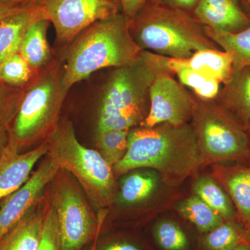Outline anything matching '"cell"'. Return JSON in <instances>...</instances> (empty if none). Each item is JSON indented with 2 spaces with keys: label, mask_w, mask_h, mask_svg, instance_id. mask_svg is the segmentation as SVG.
Masks as SVG:
<instances>
[{
  "label": "cell",
  "mask_w": 250,
  "mask_h": 250,
  "mask_svg": "<svg viewBox=\"0 0 250 250\" xmlns=\"http://www.w3.org/2000/svg\"><path fill=\"white\" fill-rule=\"evenodd\" d=\"M203 155L191 125L161 124L129 130L127 151L113 166L117 175L150 167L167 183L178 184L195 172Z\"/></svg>",
  "instance_id": "cell-1"
},
{
  "label": "cell",
  "mask_w": 250,
  "mask_h": 250,
  "mask_svg": "<svg viewBox=\"0 0 250 250\" xmlns=\"http://www.w3.org/2000/svg\"><path fill=\"white\" fill-rule=\"evenodd\" d=\"M129 22L123 14L98 21L69 44L62 62L67 90L99 70L124 66L139 57L143 50L131 36Z\"/></svg>",
  "instance_id": "cell-2"
},
{
  "label": "cell",
  "mask_w": 250,
  "mask_h": 250,
  "mask_svg": "<svg viewBox=\"0 0 250 250\" xmlns=\"http://www.w3.org/2000/svg\"><path fill=\"white\" fill-rule=\"evenodd\" d=\"M167 59L143 50L134 62L116 68L104 93L98 132L130 130L141 125L149 112L153 82L161 74L171 72Z\"/></svg>",
  "instance_id": "cell-3"
},
{
  "label": "cell",
  "mask_w": 250,
  "mask_h": 250,
  "mask_svg": "<svg viewBox=\"0 0 250 250\" xmlns=\"http://www.w3.org/2000/svg\"><path fill=\"white\" fill-rule=\"evenodd\" d=\"M62 62L48 64L26 87L7 127L9 146L27 152L47 139L59 123L67 92L62 83Z\"/></svg>",
  "instance_id": "cell-4"
},
{
  "label": "cell",
  "mask_w": 250,
  "mask_h": 250,
  "mask_svg": "<svg viewBox=\"0 0 250 250\" xmlns=\"http://www.w3.org/2000/svg\"><path fill=\"white\" fill-rule=\"evenodd\" d=\"M142 50L172 59H188L197 51L218 49L204 27L188 13L165 5L146 3L129 22Z\"/></svg>",
  "instance_id": "cell-5"
},
{
  "label": "cell",
  "mask_w": 250,
  "mask_h": 250,
  "mask_svg": "<svg viewBox=\"0 0 250 250\" xmlns=\"http://www.w3.org/2000/svg\"><path fill=\"white\" fill-rule=\"evenodd\" d=\"M45 141L46 155L59 168L73 176L96 208L102 209L111 205L116 192L113 167L98 150L85 147L80 143L70 120L60 118Z\"/></svg>",
  "instance_id": "cell-6"
},
{
  "label": "cell",
  "mask_w": 250,
  "mask_h": 250,
  "mask_svg": "<svg viewBox=\"0 0 250 250\" xmlns=\"http://www.w3.org/2000/svg\"><path fill=\"white\" fill-rule=\"evenodd\" d=\"M50 184L47 192L57 213L62 250H82L100 233L104 215H95L83 189L67 171L59 169Z\"/></svg>",
  "instance_id": "cell-7"
},
{
  "label": "cell",
  "mask_w": 250,
  "mask_h": 250,
  "mask_svg": "<svg viewBox=\"0 0 250 250\" xmlns=\"http://www.w3.org/2000/svg\"><path fill=\"white\" fill-rule=\"evenodd\" d=\"M191 125L204 159L240 161L250 155L246 127L216 103L196 100Z\"/></svg>",
  "instance_id": "cell-8"
},
{
  "label": "cell",
  "mask_w": 250,
  "mask_h": 250,
  "mask_svg": "<svg viewBox=\"0 0 250 250\" xmlns=\"http://www.w3.org/2000/svg\"><path fill=\"white\" fill-rule=\"evenodd\" d=\"M43 4L60 45H68L94 23L121 14V9L120 0H45Z\"/></svg>",
  "instance_id": "cell-9"
},
{
  "label": "cell",
  "mask_w": 250,
  "mask_h": 250,
  "mask_svg": "<svg viewBox=\"0 0 250 250\" xmlns=\"http://www.w3.org/2000/svg\"><path fill=\"white\" fill-rule=\"evenodd\" d=\"M172 75L164 72L153 82L149 112L139 126L153 127L164 123L182 125L192 121L196 100Z\"/></svg>",
  "instance_id": "cell-10"
},
{
  "label": "cell",
  "mask_w": 250,
  "mask_h": 250,
  "mask_svg": "<svg viewBox=\"0 0 250 250\" xmlns=\"http://www.w3.org/2000/svg\"><path fill=\"white\" fill-rule=\"evenodd\" d=\"M59 167L46 155L22 187L0 204V242L39 205Z\"/></svg>",
  "instance_id": "cell-11"
},
{
  "label": "cell",
  "mask_w": 250,
  "mask_h": 250,
  "mask_svg": "<svg viewBox=\"0 0 250 250\" xmlns=\"http://www.w3.org/2000/svg\"><path fill=\"white\" fill-rule=\"evenodd\" d=\"M47 152L45 141L22 153L8 145L0 159V204L27 182L34 166Z\"/></svg>",
  "instance_id": "cell-12"
},
{
  "label": "cell",
  "mask_w": 250,
  "mask_h": 250,
  "mask_svg": "<svg viewBox=\"0 0 250 250\" xmlns=\"http://www.w3.org/2000/svg\"><path fill=\"white\" fill-rule=\"evenodd\" d=\"M193 11L197 22L213 30L236 33L250 26V15L238 0H200Z\"/></svg>",
  "instance_id": "cell-13"
},
{
  "label": "cell",
  "mask_w": 250,
  "mask_h": 250,
  "mask_svg": "<svg viewBox=\"0 0 250 250\" xmlns=\"http://www.w3.org/2000/svg\"><path fill=\"white\" fill-rule=\"evenodd\" d=\"M167 65L173 75L177 69L187 67L223 84L229 82L234 74L233 54L219 49L197 51L188 59L168 58Z\"/></svg>",
  "instance_id": "cell-14"
},
{
  "label": "cell",
  "mask_w": 250,
  "mask_h": 250,
  "mask_svg": "<svg viewBox=\"0 0 250 250\" xmlns=\"http://www.w3.org/2000/svg\"><path fill=\"white\" fill-rule=\"evenodd\" d=\"M43 18H47L45 6L39 1L0 22V62L19 52L31 24Z\"/></svg>",
  "instance_id": "cell-15"
},
{
  "label": "cell",
  "mask_w": 250,
  "mask_h": 250,
  "mask_svg": "<svg viewBox=\"0 0 250 250\" xmlns=\"http://www.w3.org/2000/svg\"><path fill=\"white\" fill-rule=\"evenodd\" d=\"M215 100L247 129L250 122V67L235 72Z\"/></svg>",
  "instance_id": "cell-16"
},
{
  "label": "cell",
  "mask_w": 250,
  "mask_h": 250,
  "mask_svg": "<svg viewBox=\"0 0 250 250\" xmlns=\"http://www.w3.org/2000/svg\"><path fill=\"white\" fill-rule=\"evenodd\" d=\"M45 217V195L3 238L5 250H39Z\"/></svg>",
  "instance_id": "cell-17"
},
{
  "label": "cell",
  "mask_w": 250,
  "mask_h": 250,
  "mask_svg": "<svg viewBox=\"0 0 250 250\" xmlns=\"http://www.w3.org/2000/svg\"><path fill=\"white\" fill-rule=\"evenodd\" d=\"M50 24L48 18L38 20L31 24L23 39L19 53L37 72L48 65L50 47L47 41V29Z\"/></svg>",
  "instance_id": "cell-18"
},
{
  "label": "cell",
  "mask_w": 250,
  "mask_h": 250,
  "mask_svg": "<svg viewBox=\"0 0 250 250\" xmlns=\"http://www.w3.org/2000/svg\"><path fill=\"white\" fill-rule=\"evenodd\" d=\"M225 184L246 229L250 228V166L227 170Z\"/></svg>",
  "instance_id": "cell-19"
},
{
  "label": "cell",
  "mask_w": 250,
  "mask_h": 250,
  "mask_svg": "<svg viewBox=\"0 0 250 250\" xmlns=\"http://www.w3.org/2000/svg\"><path fill=\"white\" fill-rule=\"evenodd\" d=\"M210 40L223 50L231 52L234 58V72L250 67V26L236 33L223 32L203 27Z\"/></svg>",
  "instance_id": "cell-20"
},
{
  "label": "cell",
  "mask_w": 250,
  "mask_h": 250,
  "mask_svg": "<svg viewBox=\"0 0 250 250\" xmlns=\"http://www.w3.org/2000/svg\"><path fill=\"white\" fill-rule=\"evenodd\" d=\"M178 210L201 232H208L225 221L221 215L197 195L181 202Z\"/></svg>",
  "instance_id": "cell-21"
},
{
  "label": "cell",
  "mask_w": 250,
  "mask_h": 250,
  "mask_svg": "<svg viewBox=\"0 0 250 250\" xmlns=\"http://www.w3.org/2000/svg\"><path fill=\"white\" fill-rule=\"evenodd\" d=\"M244 243H249L246 229L234 220H225L207 232L202 241L205 250H230Z\"/></svg>",
  "instance_id": "cell-22"
},
{
  "label": "cell",
  "mask_w": 250,
  "mask_h": 250,
  "mask_svg": "<svg viewBox=\"0 0 250 250\" xmlns=\"http://www.w3.org/2000/svg\"><path fill=\"white\" fill-rule=\"evenodd\" d=\"M194 192L225 220H234L236 214L228 195L209 177H201L195 182Z\"/></svg>",
  "instance_id": "cell-23"
},
{
  "label": "cell",
  "mask_w": 250,
  "mask_h": 250,
  "mask_svg": "<svg viewBox=\"0 0 250 250\" xmlns=\"http://www.w3.org/2000/svg\"><path fill=\"white\" fill-rule=\"evenodd\" d=\"M154 174L136 172L130 174L123 181L118 193V200L124 205H133L146 200L157 186Z\"/></svg>",
  "instance_id": "cell-24"
},
{
  "label": "cell",
  "mask_w": 250,
  "mask_h": 250,
  "mask_svg": "<svg viewBox=\"0 0 250 250\" xmlns=\"http://www.w3.org/2000/svg\"><path fill=\"white\" fill-rule=\"evenodd\" d=\"M36 74L19 52L0 62V85L12 89H24Z\"/></svg>",
  "instance_id": "cell-25"
},
{
  "label": "cell",
  "mask_w": 250,
  "mask_h": 250,
  "mask_svg": "<svg viewBox=\"0 0 250 250\" xmlns=\"http://www.w3.org/2000/svg\"><path fill=\"white\" fill-rule=\"evenodd\" d=\"M129 130L113 129L98 132L97 148L104 159L113 167L123 159L128 147Z\"/></svg>",
  "instance_id": "cell-26"
},
{
  "label": "cell",
  "mask_w": 250,
  "mask_h": 250,
  "mask_svg": "<svg viewBox=\"0 0 250 250\" xmlns=\"http://www.w3.org/2000/svg\"><path fill=\"white\" fill-rule=\"evenodd\" d=\"M156 241L164 250H187L188 241L183 230L171 221L161 222L154 229Z\"/></svg>",
  "instance_id": "cell-27"
},
{
  "label": "cell",
  "mask_w": 250,
  "mask_h": 250,
  "mask_svg": "<svg viewBox=\"0 0 250 250\" xmlns=\"http://www.w3.org/2000/svg\"><path fill=\"white\" fill-rule=\"evenodd\" d=\"M39 250H62L57 213L47 190L45 193V217Z\"/></svg>",
  "instance_id": "cell-28"
},
{
  "label": "cell",
  "mask_w": 250,
  "mask_h": 250,
  "mask_svg": "<svg viewBox=\"0 0 250 250\" xmlns=\"http://www.w3.org/2000/svg\"><path fill=\"white\" fill-rule=\"evenodd\" d=\"M25 88L12 89L0 85V126L7 129L16 114Z\"/></svg>",
  "instance_id": "cell-29"
},
{
  "label": "cell",
  "mask_w": 250,
  "mask_h": 250,
  "mask_svg": "<svg viewBox=\"0 0 250 250\" xmlns=\"http://www.w3.org/2000/svg\"><path fill=\"white\" fill-rule=\"evenodd\" d=\"M174 75L178 77L181 84L191 88L193 91L202 88L210 79L187 67L177 69L174 70Z\"/></svg>",
  "instance_id": "cell-30"
},
{
  "label": "cell",
  "mask_w": 250,
  "mask_h": 250,
  "mask_svg": "<svg viewBox=\"0 0 250 250\" xmlns=\"http://www.w3.org/2000/svg\"><path fill=\"white\" fill-rule=\"evenodd\" d=\"M220 84L218 81L209 79L202 88L195 90L194 94L199 100L203 101H214L220 93Z\"/></svg>",
  "instance_id": "cell-31"
},
{
  "label": "cell",
  "mask_w": 250,
  "mask_h": 250,
  "mask_svg": "<svg viewBox=\"0 0 250 250\" xmlns=\"http://www.w3.org/2000/svg\"><path fill=\"white\" fill-rule=\"evenodd\" d=\"M39 1H9L0 2V22Z\"/></svg>",
  "instance_id": "cell-32"
},
{
  "label": "cell",
  "mask_w": 250,
  "mask_h": 250,
  "mask_svg": "<svg viewBox=\"0 0 250 250\" xmlns=\"http://www.w3.org/2000/svg\"><path fill=\"white\" fill-rule=\"evenodd\" d=\"M148 1L149 0H120L123 14L128 19L131 20L136 16Z\"/></svg>",
  "instance_id": "cell-33"
},
{
  "label": "cell",
  "mask_w": 250,
  "mask_h": 250,
  "mask_svg": "<svg viewBox=\"0 0 250 250\" xmlns=\"http://www.w3.org/2000/svg\"><path fill=\"white\" fill-rule=\"evenodd\" d=\"M167 6L188 12L195 9L200 0H163Z\"/></svg>",
  "instance_id": "cell-34"
},
{
  "label": "cell",
  "mask_w": 250,
  "mask_h": 250,
  "mask_svg": "<svg viewBox=\"0 0 250 250\" xmlns=\"http://www.w3.org/2000/svg\"><path fill=\"white\" fill-rule=\"evenodd\" d=\"M9 144V136L7 129L4 126H0V159L6 150Z\"/></svg>",
  "instance_id": "cell-35"
},
{
  "label": "cell",
  "mask_w": 250,
  "mask_h": 250,
  "mask_svg": "<svg viewBox=\"0 0 250 250\" xmlns=\"http://www.w3.org/2000/svg\"><path fill=\"white\" fill-rule=\"evenodd\" d=\"M103 250H140L139 248L129 243H117L110 245Z\"/></svg>",
  "instance_id": "cell-36"
},
{
  "label": "cell",
  "mask_w": 250,
  "mask_h": 250,
  "mask_svg": "<svg viewBox=\"0 0 250 250\" xmlns=\"http://www.w3.org/2000/svg\"><path fill=\"white\" fill-rule=\"evenodd\" d=\"M230 250H250V243H244V244L240 245V246Z\"/></svg>",
  "instance_id": "cell-37"
},
{
  "label": "cell",
  "mask_w": 250,
  "mask_h": 250,
  "mask_svg": "<svg viewBox=\"0 0 250 250\" xmlns=\"http://www.w3.org/2000/svg\"><path fill=\"white\" fill-rule=\"evenodd\" d=\"M42 1V0H0V2H1V1Z\"/></svg>",
  "instance_id": "cell-38"
},
{
  "label": "cell",
  "mask_w": 250,
  "mask_h": 250,
  "mask_svg": "<svg viewBox=\"0 0 250 250\" xmlns=\"http://www.w3.org/2000/svg\"><path fill=\"white\" fill-rule=\"evenodd\" d=\"M247 232V241H248V243L250 244V228L246 229Z\"/></svg>",
  "instance_id": "cell-39"
},
{
  "label": "cell",
  "mask_w": 250,
  "mask_h": 250,
  "mask_svg": "<svg viewBox=\"0 0 250 250\" xmlns=\"http://www.w3.org/2000/svg\"><path fill=\"white\" fill-rule=\"evenodd\" d=\"M0 250H5V243L4 239L1 240L0 242Z\"/></svg>",
  "instance_id": "cell-40"
},
{
  "label": "cell",
  "mask_w": 250,
  "mask_h": 250,
  "mask_svg": "<svg viewBox=\"0 0 250 250\" xmlns=\"http://www.w3.org/2000/svg\"><path fill=\"white\" fill-rule=\"evenodd\" d=\"M98 235H97L96 236H95V239H94V244L93 246V248H92L91 250H95L96 249V243H97V240H98Z\"/></svg>",
  "instance_id": "cell-41"
},
{
  "label": "cell",
  "mask_w": 250,
  "mask_h": 250,
  "mask_svg": "<svg viewBox=\"0 0 250 250\" xmlns=\"http://www.w3.org/2000/svg\"><path fill=\"white\" fill-rule=\"evenodd\" d=\"M247 131H248V134H249L250 139V122L249 124H248V126H247Z\"/></svg>",
  "instance_id": "cell-42"
},
{
  "label": "cell",
  "mask_w": 250,
  "mask_h": 250,
  "mask_svg": "<svg viewBox=\"0 0 250 250\" xmlns=\"http://www.w3.org/2000/svg\"><path fill=\"white\" fill-rule=\"evenodd\" d=\"M245 2L247 4H248V6L250 7V0H244Z\"/></svg>",
  "instance_id": "cell-43"
},
{
  "label": "cell",
  "mask_w": 250,
  "mask_h": 250,
  "mask_svg": "<svg viewBox=\"0 0 250 250\" xmlns=\"http://www.w3.org/2000/svg\"><path fill=\"white\" fill-rule=\"evenodd\" d=\"M43 1H45V0H43Z\"/></svg>",
  "instance_id": "cell-44"
}]
</instances>
